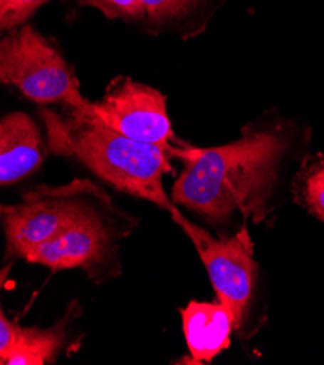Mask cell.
<instances>
[{"mask_svg": "<svg viewBox=\"0 0 324 365\" xmlns=\"http://www.w3.org/2000/svg\"><path fill=\"white\" fill-rule=\"evenodd\" d=\"M286 140L275 131L246 133L219 148L185 149L176 156L187 166L174 182L172 200L223 223L236 211L263 220Z\"/></svg>", "mask_w": 324, "mask_h": 365, "instance_id": "1", "label": "cell"}, {"mask_svg": "<svg viewBox=\"0 0 324 365\" xmlns=\"http://www.w3.org/2000/svg\"><path fill=\"white\" fill-rule=\"evenodd\" d=\"M51 152L75 158L117 190L142 198L173 214V200L163 188L164 175L173 172L176 149L160 148L125 137L98 117L73 109L67 117L43 109Z\"/></svg>", "mask_w": 324, "mask_h": 365, "instance_id": "2", "label": "cell"}, {"mask_svg": "<svg viewBox=\"0 0 324 365\" xmlns=\"http://www.w3.org/2000/svg\"><path fill=\"white\" fill-rule=\"evenodd\" d=\"M0 81L37 103L63 102L95 117V103L83 98L64 58L29 25L16 29L0 44Z\"/></svg>", "mask_w": 324, "mask_h": 365, "instance_id": "3", "label": "cell"}, {"mask_svg": "<svg viewBox=\"0 0 324 365\" xmlns=\"http://www.w3.org/2000/svg\"><path fill=\"white\" fill-rule=\"evenodd\" d=\"M95 188L89 180L76 179L64 187L31 190L21 202L2 207L8 253L25 259L31 250L73 225L90 210L82 198Z\"/></svg>", "mask_w": 324, "mask_h": 365, "instance_id": "4", "label": "cell"}, {"mask_svg": "<svg viewBox=\"0 0 324 365\" xmlns=\"http://www.w3.org/2000/svg\"><path fill=\"white\" fill-rule=\"evenodd\" d=\"M170 215L173 222L192 240L207 268L217 300L229 307L234 319V329L240 331L256 274L254 245L247 232L243 230L233 237L215 239L201 227L192 225L179 210Z\"/></svg>", "mask_w": 324, "mask_h": 365, "instance_id": "5", "label": "cell"}, {"mask_svg": "<svg viewBox=\"0 0 324 365\" xmlns=\"http://www.w3.org/2000/svg\"><path fill=\"white\" fill-rule=\"evenodd\" d=\"M95 117L131 140L167 149L182 148L174 137L164 95L130 78L110 85L103 99L95 102Z\"/></svg>", "mask_w": 324, "mask_h": 365, "instance_id": "6", "label": "cell"}, {"mask_svg": "<svg viewBox=\"0 0 324 365\" xmlns=\"http://www.w3.org/2000/svg\"><path fill=\"white\" fill-rule=\"evenodd\" d=\"M110 246V233L102 218L92 210L48 242L31 250L25 261L51 269L85 268L99 264Z\"/></svg>", "mask_w": 324, "mask_h": 365, "instance_id": "7", "label": "cell"}, {"mask_svg": "<svg viewBox=\"0 0 324 365\" xmlns=\"http://www.w3.org/2000/svg\"><path fill=\"white\" fill-rule=\"evenodd\" d=\"M181 314L191 364H209L230 346L234 319L221 302H191Z\"/></svg>", "mask_w": 324, "mask_h": 365, "instance_id": "8", "label": "cell"}, {"mask_svg": "<svg viewBox=\"0 0 324 365\" xmlns=\"http://www.w3.org/2000/svg\"><path fill=\"white\" fill-rule=\"evenodd\" d=\"M46 158L41 134L23 113L6 115L0 123V184H15L38 169Z\"/></svg>", "mask_w": 324, "mask_h": 365, "instance_id": "9", "label": "cell"}, {"mask_svg": "<svg viewBox=\"0 0 324 365\" xmlns=\"http://www.w3.org/2000/svg\"><path fill=\"white\" fill-rule=\"evenodd\" d=\"M66 322L50 327H21L0 313V364L44 365L53 362L66 338Z\"/></svg>", "mask_w": 324, "mask_h": 365, "instance_id": "10", "label": "cell"}, {"mask_svg": "<svg viewBox=\"0 0 324 365\" xmlns=\"http://www.w3.org/2000/svg\"><path fill=\"white\" fill-rule=\"evenodd\" d=\"M297 200L320 220H324V156L304 163L296 184Z\"/></svg>", "mask_w": 324, "mask_h": 365, "instance_id": "11", "label": "cell"}, {"mask_svg": "<svg viewBox=\"0 0 324 365\" xmlns=\"http://www.w3.org/2000/svg\"><path fill=\"white\" fill-rule=\"evenodd\" d=\"M198 0H141L146 16L155 22H167L188 14Z\"/></svg>", "mask_w": 324, "mask_h": 365, "instance_id": "12", "label": "cell"}, {"mask_svg": "<svg viewBox=\"0 0 324 365\" xmlns=\"http://www.w3.org/2000/svg\"><path fill=\"white\" fill-rule=\"evenodd\" d=\"M48 0H0V25L12 29L22 25L40 6Z\"/></svg>", "mask_w": 324, "mask_h": 365, "instance_id": "13", "label": "cell"}, {"mask_svg": "<svg viewBox=\"0 0 324 365\" xmlns=\"http://www.w3.org/2000/svg\"><path fill=\"white\" fill-rule=\"evenodd\" d=\"M80 4L99 9L108 18L140 19L146 16L141 0H80Z\"/></svg>", "mask_w": 324, "mask_h": 365, "instance_id": "14", "label": "cell"}]
</instances>
